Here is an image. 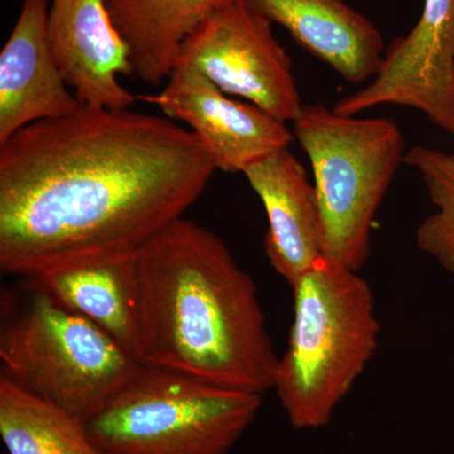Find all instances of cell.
Returning a JSON list of instances; mask_svg holds the SVG:
<instances>
[{"mask_svg":"<svg viewBox=\"0 0 454 454\" xmlns=\"http://www.w3.org/2000/svg\"><path fill=\"white\" fill-rule=\"evenodd\" d=\"M291 288V333L273 389L293 428H322L375 355L380 322L369 282L333 260L319 259Z\"/></svg>","mask_w":454,"mask_h":454,"instance_id":"3957f363","label":"cell"},{"mask_svg":"<svg viewBox=\"0 0 454 454\" xmlns=\"http://www.w3.org/2000/svg\"><path fill=\"white\" fill-rule=\"evenodd\" d=\"M139 98L184 122L223 172L244 173L294 140L286 122L252 103L234 100L190 66H176L160 94Z\"/></svg>","mask_w":454,"mask_h":454,"instance_id":"9c48e42d","label":"cell"},{"mask_svg":"<svg viewBox=\"0 0 454 454\" xmlns=\"http://www.w3.org/2000/svg\"><path fill=\"white\" fill-rule=\"evenodd\" d=\"M49 35L57 65L83 106L129 109L138 100L121 82L133 68L106 0H51Z\"/></svg>","mask_w":454,"mask_h":454,"instance_id":"8fae6325","label":"cell"},{"mask_svg":"<svg viewBox=\"0 0 454 454\" xmlns=\"http://www.w3.org/2000/svg\"><path fill=\"white\" fill-rule=\"evenodd\" d=\"M179 65L278 121L293 122L303 109L291 57L271 23L243 0H230L197 27L179 50L175 67Z\"/></svg>","mask_w":454,"mask_h":454,"instance_id":"52a82bcc","label":"cell"},{"mask_svg":"<svg viewBox=\"0 0 454 454\" xmlns=\"http://www.w3.org/2000/svg\"><path fill=\"white\" fill-rule=\"evenodd\" d=\"M230 0H106L127 47L133 74L145 85L168 80L184 41Z\"/></svg>","mask_w":454,"mask_h":454,"instance_id":"9a60e30c","label":"cell"},{"mask_svg":"<svg viewBox=\"0 0 454 454\" xmlns=\"http://www.w3.org/2000/svg\"><path fill=\"white\" fill-rule=\"evenodd\" d=\"M137 268L139 365L221 389H273L279 356L258 288L219 236L181 217L140 247Z\"/></svg>","mask_w":454,"mask_h":454,"instance_id":"7a4b0ae2","label":"cell"},{"mask_svg":"<svg viewBox=\"0 0 454 454\" xmlns=\"http://www.w3.org/2000/svg\"><path fill=\"white\" fill-rule=\"evenodd\" d=\"M262 405L258 394L140 365L83 424L103 454H229Z\"/></svg>","mask_w":454,"mask_h":454,"instance_id":"8992f818","label":"cell"},{"mask_svg":"<svg viewBox=\"0 0 454 454\" xmlns=\"http://www.w3.org/2000/svg\"><path fill=\"white\" fill-rule=\"evenodd\" d=\"M404 164L422 178L434 211L415 231V243L429 258L454 276V153L414 145Z\"/></svg>","mask_w":454,"mask_h":454,"instance_id":"e0dca14e","label":"cell"},{"mask_svg":"<svg viewBox=\"0 0 454 454\" xmlns=\"http://www.w3.org/2000/svg\"><path fill=\"white\" fill-rule=\"evenodd\" d=\"M247 8L331 66L345 82H372L382 64L385 42L363 14L343 0H243Z\"/></svg>","mask_w":454,"mask_h":454,"instance_id":"4fadbf2b","label":"cell"},{"mask_svg":"<svg viewBox=\"0 0 454 454\" xmlns=\"http://www.w3.org/2000/svg\"><path fill=\"white\" fill-rule=\"evenodd\" d=\"M381 106L418 110L454 136V0H424L417 25L385 51L372 82L333 109L356 116Z\"/></svg>","mask_w":454,"mask_h":454,"instance_id":"ba28073f","label":"cell"},{"mask_svg":"<svg viewBox=\"0 0 454 454\" xmlns=\"http://www.w3.org/2000/svg\"><path fill=\"white\" fill-rule=\"evenodd\" d=\"M28 286V300L17 310L7 309L2 321V375L86 420L122 389L140 365L97 325Z\"/></svg>","mask_w":454,"mask_h":454,"instance_id":"5b68a950","label":"cell"},{"mask_svg":"<svg viewBox=\"0 0 454 454\" xmlns=\"http://www.w3.org/2000/svg\"><path fill=\"white\" fill-rule=\"evenodd\" d=\"M0 438L8 454H103L83 420L0 373Z\"/></svg>","mask_w":454,"mask_h":454,"instance_id":"2e32d148","label":"cell"},{"mask_svg":"<svg viewBox=\"0 0 454 454\" xmlns=\"http://www.w3.org/2000/svg\"><path fill=\"white\" fill-rule=\"evenodd\" d=\"M217 167L167 116L82 106L0 143V268L29 278L138 252L184 217Z\"/></svg>","mask_w":454,"mask_h":454,"instance_id":"6da1fadb","label":"cell"},{"mask_svg":"<svg viewBox=\"0 0 454 454\" xmlns=\"http://www.w3.org/2000/svg\"><path fill=\"white\" fill-rule=\"evenodd\" d=\"M243 175L267 214L264 245L269 262L292 286L324 258L315 186L289 146L262 158Z\"/></svg>","mask_w":454,"mask_h":454,"instance_id":"7c38bea8","label":"cell"},{"mask_svg":"<svg viewBox=\"0 0 454 454\" xmlns=\"http://www.w3.org/2000/svg\"><path fill=\"white\" fill-rule=\"evenodd\" d=\"M293 136L312 167L324 258L360 271L372 254L373 220L406 154L395 121L303 106Z\"/></svg>","mask_w":454,"mask_h":454,"instance_id":"277c9868","label":"cell"},{"mask_svg":"<svg viewBox=\"0 0 454 454\" xmlns=\"http://www.w3.org/2000/svg\"><path fill=\"white\" fill-rule=\"evenodd\" d=\"M27 280L97 325L133 356L138 313L137 252L77 260Z\"/></svg>","mask_w":454,"mask_h":454,"instance_id":"5bb4252c","label":"cell"},{"mask_svg":"<svg viewBox=\"0 0 454 454\" xmlns=\"http://www.w3.org/2000/svg\"><path fill=\"white\" fill-rule=\"evenodd\" d=\"M51 0H23L0 53V143L83 106L57 65L49 35Z\"/></svg>","mask_w":454,"mask_h":454,"instance_id":"30bf717a","label":"cell"}]
</instances>
